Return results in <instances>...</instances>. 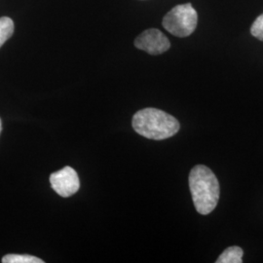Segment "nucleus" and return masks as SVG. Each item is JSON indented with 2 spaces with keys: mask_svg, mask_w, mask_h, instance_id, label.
<instances>
[{
  "mask_svg": "<svg viewBox=\"0 0 263 263\" xmlns=\"http://www.w3.org/2000/svg\"><path fill=\"white\" fill-rule=\"evenodd\" d=\"M14 33V23L8 17L0 18V48Z\"/></svg>",
  "mask_w": 263,
  "mask_h": 263,
  "instance_id": "7",
  "label": "nucleus"
},
{
  "mask_svg": "<svg viewBox=\"0 0 263 263\" xmlns=\"http://www.w3.org/2000/svg\"><path fill=\"white\" fill-rule=\"evenodd\" d=\"M198 23L196 10L190 3L174 7L163 19V27L175 36L186 37L194 32Z\"/></svg>",
  "mask_w": 263,
  "mask_h": 263,
  "instance_id": "3",
  "label": "nucleus"
},
{
  "mask_svg": "<svg viewBox=\"0 0 263 263\" xmlns=\"http://www.w3.org/2000/svg\"><path fill=\"white\" fill-rule=\"evenodd\" d=\"M244 252L240 247H229L216 259V263H242Z\"/></svg>",
  "mask_w": 263,
  "mask_h": 263,
  "instance_id": "6",
  "label": "nucleus"
},
{
  "mask_svg": "<svg viewBox=\"0 0 263 263\" xmlns=\"http://www.w3.org/2000/svg\"><path fill=\"white\" fill-rule=\"evenodd\" d=\"M135 46L151 55H160L171 47L168 37L159 29L151 28L144 30L135 40Z\"/></svg>",
  "mask_w": 263,
  "mask_h": 263,
  "instance_id": "5",
  "label": "nucleus"
},
{
  "mask_svg": "<svg viewBox=\"0 0 263 263\" xmlns=\"http://www.w3.org/2000/svg\"><path fill=\"white\" fill-rule=\"evenodd\" d=\"M251 33L253 36L263 41V14H261L257 19L255 20L251 28Z\"/></svg>",
  "mask_w": 263,
  "mask_h": 263,
  "instance_id": "9",
  "label": "nucleus"
},
{
  "mask_svg": "<svg viewBox=\"0 0 263 263\" xmlns=\"http://www.w3.org/2000/svg\"><path fill=\"white\" fill-rule=\"evenodd\" d=\"M133 128L142 137L163 141L175 136L179 131L178 119L169 113L157 108H144L133 117Z\"/></svg>",
  "mask_w": 263,
  "mask_h": 263,
  "instance_id": "2",
  "label": "nucleus"
},
{
  "mask_svg": "<svg viewBox=\"0 0 263 263\" xmlns=\"http://www.w3.org/2000/svg\"><path fill=\"white\" fill-rule=\"evenodd\" d=\"M3 263H44V260L29 254H7L2 257Z\"/></svg>",
  "mask_w": 263,
  "mask_h": 263,
  "instance_id": "8",
  "label": "nucleus"
},
{
  "mask_svg": "<svg viewBox=\"0 0 263 263\" xmlns=\"http://www.w3.org/2000/svg\"><path fill=\"white\" fill-rule=\"evenodd\" d=\"M2 131V122H1V119H0V133Z\"/></svg>",
  "mask_w": 263,
  "mask_h": 263,
  "instance_id": "10",
  "label": "nucleus"
},
{
  "mask_svg": "<svg viewBox=\"0 0 263 263\" xmlns=\"http://www.w3.org/2000/svg\"><path fill=\"white\" fill-rule=\"evenodd\" d=\"M50 183L53 190L62 197L74 195L80 187V181L76 170L68 166L51 174Z\"/></svg>",
  "mask_w": 263,
  "mask_h": 263,
  "instance_id": "4",
  "label": "nucleus"
},
{
  "mask_svg": "<svg viewBox=\"0 0 263 263\" xmlns=\"http://www.w3.org/2000/svg\"><path fill=\"white\" fill-rule=\"evenodd\" d=\"M189 188L195 209L201 215L212 213L218 203L219 183L213 171L204 165H197L190 171Z\"/></svg>",
  "mask_w": 263,
  "mask_h": 263,
  "instance_id": "1",
  "label": "nucleus"
}]
</instances>
